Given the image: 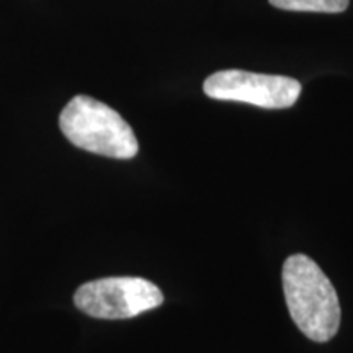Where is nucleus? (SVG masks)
Listing matches in <instances>:
<instances>
[{"mask_svg":"<svg viewBox=\"0 0 353 353\" xmlns=\"http://www.w3.org/2000/svg\"><path fill=\"white\" fill-rule=\"evenodd\" d=\"M281 276L286 306L294 324L311 341H330L341 327V303L319 265L304 254L291 255Z\"/></svg>","mask_w":353,"mask_h":353,"instance_id":"nucleus-1","label":"nucleus"},{"mask_svg":"<svg viewBox=\"0 0 353 353\" xmlns=\"http://www.w3.org/2000/svg\"><path fill=\"white\" fill-rule=\"evenodd\" d=\"M63 134L83 151L112 159H132L138 139L123 117L108 105L87 95H77L59 117Z\"/></svg>","mask_w":353,"mask_h":353,"instance_id":"nucleus-2","label":"nucleus"},{"mask_svg":"<svg viewBox=\"0 0 353 353\" xmlns=\"http://www.w3.org/2000/svg\"><path fill=\"white\" fill-rule=\"evenodd\" d=\"M74 303L97 319H130L161 306L164 294L145 278L108 276L82 285L74 294Z\"/></svg>","mask_w":353,"mask_h":353,"instance_id":"nucleus-3","label":"nucleus"},{"mask_svg":"<svg viewBox=\"0 0 353 353\" xmlns=\"http://www.w3.org/2000/svg\"><path fill=\"white\" fill-rule=\"evenodd\" d=\"M205 94L214 100L242 101L260 108H290L301 95L296 79L228 69L214 72L203 83Z\"/></svg>","mask_w":353,"mask_h":353,"instance_id":"nucleus-4","label":"nucleus"},{"mask_svg":"<svg viewBox=\"0 0 353 353\" xmlns=\"http://www.w3.org/2000/svg\"><path fill=\"white\" fill-rule=\"evenodd\" d=\"M268 2L281 10L341 13L347 10L350 0H268Z\"/></svg>","mask_w":353,"mask_h":353,"instance_id":"nucleus-5","label":"nucleus"}]
</instances>
